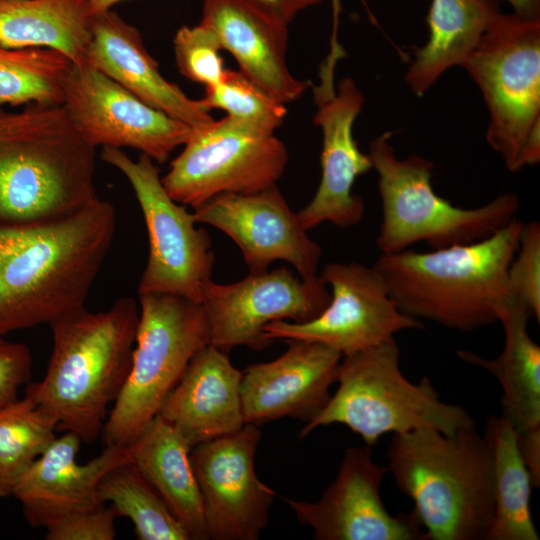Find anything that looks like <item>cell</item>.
<instances>
[{
    "instance_id": "1",
    "label": "cell",
    "mask_w": 540,
    "mask_h": 540,
    "mask_svg": "<svg viewBox=\"0 0 540 540\" xmlns=\"http://www.w3.org/2000/svg\"><path fill=\"white\" fill-rule=\"evenodd\" d=\"M115 227L100 198L61 218L0 224V337L84 307Z\"/></svg>"
},
{
    "instance_id": "2",
    "label": "cell",
    "mask_w": 540,
    "mask_h": 540,
    "mask_svg": "<svg viewBox=\"0 0 540 540\" xmlns=\"http://www.w3.org/2000/svg\"><path fill=\"white\" fill-rule=\"evenodd\" d=\"M139 306L118 298L108 309L84 307L49 325L53 346L43 379L29 384L25 395L82 442L101 435L108 407L117 399L130 370Z\"/></svg>"
},
{
    "instance_id": "3",
    "label": "cell",
    "mask_w": 540,
    "mask_h": 540,
    "mask_svg": "<svg viewBox=\"0 0 540 540\" xmlns=\"http://www.w3.org/2000/svg\"><path fill=\"white\" fill-rule=\"evenodd\" d=\"M522 226L515 218L472 243L380 254L374 266L406 315L460 332L473 331L499 322L516 302L507 270Z\"/></svg>"
},
{
    "instance_id": "4",
    "label": "cell",
    "mask_w": 540,
    "mask_h": 540,
    "mask_svg": "<svg viewBox=\"0 0 540 540\" xmlns=\"http://www.w3.org/2000/svg\"><path fill=\"white\" fill-rule=\"evenodd\" d=\"M95 155L62 104L0 107V224L61 218L98 199Z\"/></svg>"
},
{
    "instance_id": "5",
    "label": "cell",
    "mask_w": 540,
    "mask_h": 540,
    "mask_svg": "<svg viewBox=\"0 0 540 540\" xmlns=\"http://www.w3.org/2000/svg\"><path fill=\"white\" fill-rule=\"evenodd\" d=\"M387 470L413 501L426 540H487L493 472L488 445L472 423L451 433L419 428L393 434Z\"/></svg>"
},
{
    "instance_id": "6",
    "label": "cell",
    "mask_w": 540,
    "mask_h": 540,
    "mask_svg": "<svg viewBox=\"0 0 540 540\" xmlns=\"http://www.w3.org/2000/svg\"><path fill=\"white\" fill-rule=\"evenodd\" d=\"M399 363L400 349L395 338L342 356L336 393L305 424L300 437L318 427L342 424L370 447L388 433L401 434L419 428L451 433L474 423L465 408L441 401L427 377L417 384L408 381Z\"/></svg>"
},
{
    "instance_id": "7",
    "label": "cell",
    "mask_w": 540,
    "mask_h": 540,
    "mask_svg": "<svg viewBox=\"0 0 540 540\" xmlns=\"http://www.w3.org/2000/svg\"><path fill=\"white\" fill-rule=\"evenodd\" d=\"M387 131L373 139L369 156L378 173L382 221L376 239L381 254L425 242L433 249L484 239L516 218L520 199L506 193L475 208H462L432 186L433 163L419 155L397 158Z\"/></svg>"
},
{
    "instance_id": "8",
    "label": "cell",
    "mask_w": 540,
    "mask_h": 540,
    "mask_svg": "<svg viewBox=\"0 0 540 540\" xmlns=\"http://www.w3.org/2000/svg\"><path fill=\"white\" fill-rule=\"evenodd\" d=\"M489 113L486 140L518 172L540 160V17L498 12L462 64Z\"/></svg>"
},
{
    "instance_id": "9",
    "label": "cell",
    "mask_w": 540,
    "mask_h": 540,
    "mask_svg": "<svg viewBox=\"0 0 540 540\" xmlns=\"http://www.w3.org/2000/svg\"><path fill=\"white\" fill-rule=\"evenodd\" d=\"M138 306L131 366L104 422L105 446L131 444L158 415L194 355L210 343L200 303L153 292L139 294Z\"/></svg>"
},
{
    "instance_id": "10",
    "label": "cell",
    "mask_w": 540,
    "mask_h": 540,
    "mask_svg": "<svg viewBox=\"0 0 540 540\" xmlns=\"http://www.w3.org/2000/svg\"><path fill=\"white\" fill-rule=\"evenodd\" d=\"M101 159L126 177L146 225L149 251L138 294H173L200 303L215 263L208 232L167 193L150 157L140 154L132 160L119 148L102 147Z\"/></svg>"
},
{
    "instance_id": "11",
    "label": "cell",
    "mask_w": 540,
    "mask_h": 540,
    "mask_svg": "<svg viewBox=\"0 0 540 540\" xmlns=\"http://www.w3.org/2000/svg\"><path fill=\"white\" fill-rule=\"evenodd\" d=\"M287 163V148L274 132L225 116L192 128L161 181L176 202L194 209L223 193L276 185Z\"/></svg>"
},
{
    "instance_id": "12",
    "label": "cell",
    "mask_w": 540,
    "mask_h": 540,
    "mask_svg": "<svg viewBox=\"0 0 540 540\" xmlns=\"http://www.w3.org/2000/svg\"><path fill=\"white\" fill-rule=\"evenodd\" d=\"M319 276L331 288L326 308L307 322H270L263 329L268 341H314L345 356L378 346L398 332L424 327L398 308L374 265L332 262Z\"/></svg>"
},
{
    "instance_id": "13",
    "label": "cell",
    "mask_w": 540,
    "mask_h": 540,
    "mask_svg": "<svg viewBox=\"0 0 540 540\" xmlns=\"http://www.w3.org/2000/svg\"><path fill=\"white\" fill-rule=\"evenodd\" d=\"M319 275L302 277L286 266L259 273L230 284L212 279L202 289L209 345L229 353L237 346L259 351L271 342L264 327L277 320L303 323L316 318L329 304L331 294Z\"/></svg>"
},
{
    "instance_id": "14",
    "label": "cell",
    "mask_w": 540,
    "mask_h": 540,
    "mask_svg": "<svg viewBox=\"0 0 540 540\" xmlns=\"http://www.w3.org/2000/svg\"><path fill=\"white\" fill-rule=\"evenodd\" d=\"M63 93L74 126L95 148H132L163 164L192 131L87 63L72 65Z\"/></svg>"
},
{
    "instance_id": "15",
    "label": "cell",
    "mask_w": 540,
    "mask_h": 540,
    "mask_svg": "<svg viewBox=\"0 0 540 540\" xmlns=\"http://www.w3.org/2000/svg\"><path fill=\"white\" fill-rule=\"evenodd\" d=\"M257 425L246 423L190 451L199 486L207 539L257 540L277 494L257 477Z\"/></svg>"
},
{
    "instance_id": "16",
    "label": "cell",
    "mask_w": 540,
    "mask_h": 540,
    "mask_svg": "<svg viewBox=\"0 0 540 540\" xmlns=\"http://www.w3.org/2000/svg\"><path fill=\"white\" fill-rule=\"evenodd\" d=\"M197 223L217 228L242 252L249 273L275 261L290 263L302 277L317 275L322 249L302 226L277 185L252 193H223L193 209Z\"/></svg>"
},
{
    "instance_id": "17",
    "label": "cell",
    "mask_w": 540,
    "mask_h": 540,
    "mask_svg": "<svg viewBox=\"0 0 540 540\" xmlns=\"http://www.w3.org/2000/svg\"><path fill=\"white\" fill-rule=\"evenodd\" d=\"M387 472L373 461L369 446L349 447L318 501L283 500L318 540H426L410 513L394 516L386 509L380 485Z\"/></svg>"
},
{
    "instance_id": "18",
    "label": "cell",
    "mask_w": 540,
    "mask_h": 540,
    "mask_svg": "<svg viewBox=\"0 0 540 540\" xmlns=\"http://www.w3.org/2000/svg\"><path fill=\"white\" fill-rule=\"evenodd\" d=\"M314 123L322 131L321 179L312 200L297 214L310 229L330 222L338 227L360 223L364 203L353 193L356 179L373 169L369 154L363 153L353 136V126L365 97L350 77L341 79L329 95L314 96Z\"/></svg>"
},
{
    "instance_id": "19",
    "label": "cell",
    "mask_w": 540,
    "mask_h": 540,
    "mask_svg": "<svg viewBox=\"0 0 540 540\" xmlns=\"http://www.w3.org/2000/svg\"><path fill=\"white\" fill-rule=\"evenodd\" d=\"M278 358L248 366L240 386L245 424L283 417L308 423L326 406L342 355L318 342L290 340Z\"/></svg>"
},
{
    "instance_id": "20",
    "label": "cell",
    "mask_w": 540,
    "mask_h": 540,
    "mask_svg": "<svg viewBox=\"0 0 540 540\" xmlns=\"http://www.w3.org/2000/svg\"><path fill=\"white\" fill-rule=\"evenodd\" d=\"M81 442L72 432L56 437L17 484L13 496L32 526L45 528L63 516L105 504L98 495L101 480L113 468L132 462L128 445H107L79 463Z\"/></svg>"
},
{
    "instance_id": "21",
    "label": "cell",
    "mask_w": 540,
    "mask_h": 540,
    "mask_svg": "<svg viewBox=\"0 0 540 540\" xmlns=\"http://www.w3.org/2000/svg\"><path fill=\"white\" fill-rule=\"evenodd\" d=\"M200 23L235 58L239 71L279 102L296 101L311 85L288 68V25L250 0H204Z\"/></svg>"
},
{
    "instance_id": "22",
    "label": "cell",
    "mask_w": 540,
    "mask_h": 540,
    "mask_svg": "<svg viewBox=\"0 0 540 540\" xmlns=\"http://www.w3.org/2000/svg\"><path fill=\"white\" fill-rule=\"evenodd\" d=\"M86 63L148 105L197 128L212 122L209 110L164 78L138 29L111 9L92 15Z\"/></svg>"
},
{
    "instance_id": "23",
    "label": "cell",
    "mask_w": 540,
    "mask_h": 540,
    "mask_svg": "<svg viewBox=\"0 0 540 540\" xmlns=\"http://www.w3.org/2000/svg\"><path fill=\"white\" fill-rule=\"evenodd\" d=\"M242 371L228 354L207 345L189 362L158 415L193 448L241 429Z\"/></svg>"
},
{
    "instance_id": "24",
    "label": "cell",
    "mask_w": 540,
    "mask_h": 540,
    "mask_svg": "<svg viewBox=\"0 0 540 540\" xmlns=\"http://www.w3.org/2000/svg\"><path fill=\"white\" fill-rule=\"evenodd\" d=\"M530 311L513 303L500 317L504 346L492 359L467 350L459 358L481 367L498 380L502 388V414L516 433L540 427V346L528 332Z\"/></svg>"
},
{
    "instance_id": "25",
    "label": "cell",
    "mask_w": 540,
    "mask_h": 540,
    "mask_svg": "<svg viewBox=\"0 0 540 540\" xmlns=\"http://www.w3.org/2000/svg\"><path fill=\"white\" fill-rule=\"evenodd\" d=\"M132 462L154 487L191 540H207L191 447L159 415L128 445Z\"/></svg>"
},
{
    "instance_id": "26",
    "label": "cell",
    "mask_w": 540,
    "mask_h": 540,
    "mask_svg": "<svg viewBox=\"0 0 540 540\" xmlns=\"http://www.w3.org/2000/svg\"><path fill=\"white\" fill-rule=\"evenodd\" d=\"M498 12L497 0H431L428 41L405 74L411 91L421 97L447 70L462 66Z\"/></svg>"
},
{
    "instance_id": "27",
    "label": "cell",
    "mask_w": 540,
    "mask_h": 540,
    "mask_svg": "<svg viewBox=\"0 0 540 540\" xmlns=\"http://www.w3.org/2000/svg\"><path fill=\"white\" fill-rule=\"evenodd\" d=\"M92 15L90 0H0V44L54 49L83 65Z\"/></svg>"
},
{
    "instance_id": "28",
    "label": "cell",
    "mask_w": 540,
    "mask_h": 540,
    "mask_svg": "<svg viewBox=\"0 0 540 540\" xmlns=\"http://www.w3.org/2000/svg\"><path fill=\"white\" fill-rule=\"evenodd\" d=\"M483 436L493 472L494 513L487 540H538L530 508L532 478L515 429L504 417L492 415Z\"/></svg>"
},
{
    "instance_id": "29",
    "label": "cell",
    "mask_w": 540,
    "mask_h": 540,
    "mask_svg": "<svg viewBox=\"0 0 540 540\" xmlns=\"http://www.w3.org/2000/svg\"><path fill=\"white\" fill-rule=\"evenodd\" d=\"M98 495L117 516L128 518L139 540H191L164 500L133 462L113 468L101 480Z\"/></svg>"
},
{
    "instance_id": "30",
    "label": "cell",
    "mask_w": 540,
    "mask_h": 540,
    "mask_svg": "<svg viewBox=\"0 0 540 540\" xmlns=\"http://www.w3.org/2000/svg\"><path fill=\"white\" fill-rule=\"evenodd\" d=\"M72 65L67 56L54 49L0 44V105L62 104Z\"/></svg>"
},
{
    "instance_id": "31",
    "label": "cell",
    "mask_w": 540,
    "mask_h": 540,
    "mask_svg": "<svg viewBox=\"0 0 540 540\" xmlns=\"http://www.w3.org/2000/svg\"><path fill=\"white\" fill-rule=\"evenodd\" d=\"M56 431V422L26 395L0 407V497L13 496Z\"/></svg>"
},
{
    "instance_id": "32",
    "label": "cell",
    "mask_w": 540,
    "mask_h": 540,
    "mask_svg": "<svg viewBox=\"0 0 540 540\" xmlns=\"http://www.w3.org/2000/svg\"><path fill=\"white\" fill-rule=\"evenodd\" d=\"M205 107L220 109L229 116L251 126L275 132L282 124L287 110L241 71L226 69L219 83L205 87Z\"/></svg>"
},
{
    "instance_id": "33",
    "label": "cell",
    "mask_w": 540,
    "mask_h": 540,
    "mask_svg": "<svg viewBox=\"0 0 540 540\" xmlns=\"http://www.w3.org/2000/svg\"><path fill=\"white\" fill-rule=\"evenodd\" d=\"M173 49L179 72L187 79L213 86L223 78L226 67L216 35L205 25L182 26L173 39Z\"/></svg>"
},
{
    "instance_id": "34",
    "label": "cell",
    "mask_w": 540,
    "mask_h": 540,
    "mask_svg": "<svg viewBox=\"0 0 540 540\" xmlns=\"http://www.w3.org/2000/svg\"><path fill=\"white\" fill-rule=\"evenodd\" d=\"M514 301L524 305L540 321V223H523L517 250L507 270Z\"/></svg>"
},
{
    "instance_id": "35",
    "label": "cell",
    "mask_w": 540,
    "mask_h": 540,
    "mask_svg": "<svg viewBox=\"0 0 540 540\" xmlns=\"http://www.w3.org/2000/svg\"><path fill=\"white\" fill-rule=\"evenodd\" d=\"M116 512L100 504L63 516L48 524L47 540H113L116 538Z\"/></svg>"
},
{
    "instance_id": "36",
    "label": "cell",
    "mask_w": 540,
    "mask_h": 540,
    "mask_svg": "<svg viewBox=\"0 0 540 540\" xmlns=\"http://www.w3.org/2000/svg\"><path fill=\"white\" fill-rule=\"evenodd\" d=\"M31 367L32 355L25 344L0 337V407L18 399L20 387L30 378Z\"/></svg>"
},
{
    "instance_id": "37",
    "label": "cell",
    "mask_w": 540,
    "mask_h": 540,
    "mask_svg": "<svg viewBox=\"0 0 540 540\" xmlns=\"http://www.w3.org/2000/svg\"><path fill=\"white\" fill-rule=\"evenodd\" d=\"M517 444L531 475L533 487L538 488L540 485V427L518 433Z\"/></svg>"
},
{
    "instance_id": "38",
    "label": "cell",
    "mask_w": 540,
    "mask_h": 540,
    "mask_svg": "<svg viewBox=\"0 0 540 540\" xmlns=\"http://www.w3.org/2000/svg\"><path fill=\"white\" fill-rule=\"evenodd\" d=\"M261 9L289 24L301 11L319 5L323 0H250Z\"/></svg>"
},
{
    "instance_id": "39",
    "label": "cell",
    "mask_w": 540,
    "mask_h": 540,
    "mask_svg": "<svg viewBox=\"0 0 540 540\" xmlns=\"http://www.w3.org/2000/svg\"><path fill=\"white\" fill-rule=\"evenodd\" d=\"M332 30L330 48L323 65L328 69H336L337 63L345 57V50L338 40L339 17L342 10L341 0H331Z\"/></svg>"
},
{
    "instance_id": "40",
    "label": "cell",
    "mask_w": 540,
    "mask_h": 540,
    "mask_svg": "<svg viewBox=\"0 0 540 540\" xmlns=\"http://www.w3.org/2000/svg\"><path fill=\"white\" fill-rule=\"evenodd\" d=\"M514 13L525 17H540V0H505Z\"/></svg>"
},
{
    "instance_id": "41",
    "label": "cell",
    "mask_w": 540,
    "mask_h": 540,
    "mask_svg": "<svg viewBox=\"0 0 540 540\" xmlns=\"http://www.w3.org/2000/svg\"><path fill=\"white\" fill-rule=\"evenodd\" d=\"M123 0H90L92 14L107 11Z\"/></svg>"
}]
</instances>
